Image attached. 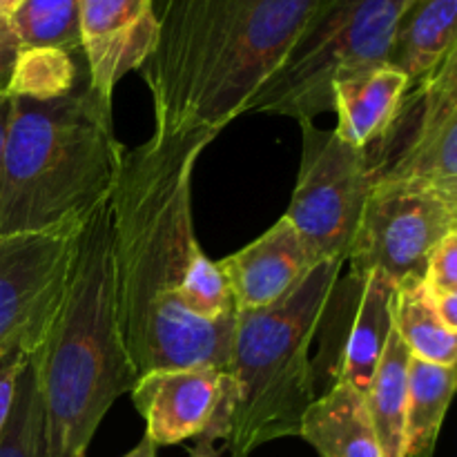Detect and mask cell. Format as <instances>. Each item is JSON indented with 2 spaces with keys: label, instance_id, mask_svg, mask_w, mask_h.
Listing matches in <instances>:
<instances>
[{
  "label": "cell",
  "instance_id": "6da1fadb",
  "mask_svg": "<svg viewBox=\"0 0 457 457\" xmlns=\"http://www.w3.org/2000/svg\"><path fill=\"white\" fill-rule=\"evenodd\" d=\"M214 137L154 132L120 154L110 196L112 275L120 339L138 378L228 369L237 308L192 219V174Z\"/></svg>",
  "mask_w": 457,
  "mask_h": 457
},
{
  "label": "cell",
  "instance_id": "7a4b0ae2",
  "mask_svg": "<svg viewBox=\"0 0 457 457\" xmlns=\"http://www.w3.org/2000/svg\"><path fill=\"white\" fill-rule=\"evenodd\" d=\"M317 0H163L159 36L138 74L154 132L219 134L293 47Z\"/></svg>",
  "mask_w": 457,
  "mask_h": 457
},
{
  "label": "cell",
  "instance_id": "3957f363",
  "mask_svg": "<svg viewBox=\"0 0 457 457\" xmlns=\"http://www.w3.org/2000/svg\"><path fill=\"white\" fill-rule=\"evenodd\" d=\"M344 263L320 262L275 306L237 311L221 402L190 457H250L268 442L299 436L317 400L311 348Z\"/></svg>",
  "mask_w": 457,
  "mask_h": 457
},
{
  "label": "cell",
  "instance_id": "277c9868",
  "mask_svg": "<svg viewBox=\"0 0 457 457\" xmlns=\"http://www.w3.org/2000/svg\"><path fill=\"white\" fill-rule=\"evenodd\" d=\"M36 364L49 457H87L107 411L138 379L116 321L110 201L76 235L70 277Z\"/></svg>",
  "mask_w": 457,
  "mask_h": 457
},
{
  "label": "cell",
  "instance_id": "5b68a950",
  "mask_svg": "<svg viewBox=\"0 0 457 457\" xmlns=\"http://www.w3.org/2000/svg\"><path fill=\"white\" fill-rule=\"evenodd\" d=\"M123 147L112 112L87 85L54 101L12 96L3 174L0 237L76 232L119 177Z\"/></svg>",
  "mask_w": 457,
  "mask_h": 457
},
{
  "label": "cell",
  "instance_id": "8992f818",
  "mask_svg": "<svg viewBox=\"0 0 457 457\" xmlns=\"http://www.w3.org/2000/svg\"><path fill=\"white\" fill-rule=\"evenodd\" d=\"M400 9L402 0H317L248 112L297 123L333 112L335 83L386 62Z\"/></svg>",
  "mask_w": 457,
  "mask_h": 457
},
{
  "label": "cell",
  "instance_id": "52a82bcc",
  "mask_svg": "<svg viewBox=\"0 0 457 457\" xmlns=\"http://www.w3.org/2000/svg\"><path fill=\"white\" fill-rule=\"evenodd\" d=\"M302 163L284 217L295 226L312 262L342 259L355 239L373 190L366 147H353L335 129L302 120Z\"/></svg>",
  "mask_w": 457,
  "mask_h": 457
},
{
  "label": "cell",
  "instance_id": "ba28073f",
  "mask_svg": "<svg viewBox=\"0 0 457 457\" xmlns=\"http://www.w3.org/2000/svg\"><path fill=\"white\" fill-rule=\"evenodd\" d=\"M457 232V196L424 181L375 183L348 250L351 272H384L395 284L422 277L428 254Z\"/></svg>",
  "mask_w": 457,
  "mask_h": 457
},
{
  "label": "cell",
  "instance_id": "9c48e42d",
  "mask_svg": "<svg viewBox=\"0 0 457 457\" xmlns=\"http://www.w3.org/2000/svg\"><path fill=\"white\" fill-rule=\"evenodd\" d=\"M366 154L375 183L424 181L457 196V47L411 85L395 120Z\"/></svg>",
  "mask_w": 457,
  "mask_h": 457
},
{
  "label": "cell",
  "instance_id": "30bf717a",
  "mask_svg": "<svg viewBox=\"0 0 457 457\" xmlns=\"http://www.w3.org/2000/svg\"><path fill=\"white\" fill-rule=\"evenodd\" d=\"M79 230L0 237V353H34L43 344L70 277Z\"/></svg>",
  "mask_w": 457,
  "mask_h": 457
},
{
  "label": "cell",
  "instance_id": "8fae6325",
  "mask_svg": "<svg viewBox=\"0 0 457 457\" xmlns=\"http://www.w3.org/2000/svg\"><path fill=\"white\" fill-rule=\"evenodd\" d=\"M395 288V281L378 270L337 279L320 324L324 328L320 355L328 366L330 384L346 382L366 393L393 330Z\"/></svg>",
  "mask_w": 457,
  "mask_h": 457
},
{
  "label": "cell",
  "instance_id": "7c38bea8",
  "mask_svg": "<svg viewBox=\"0 0 457 457\" xmlns=\"http://www.w3.org/2000/svg\"><path fill=\"white\" fill-rule=\"evenodd\" d=\"M79 27L87 89L112 112L116 83L138 70L156 45L154 0H79Z\"/></svg>",
  "mask_w": 457,
  "mask_h": 457
},
{
  "label": "cell",
  "instance_id": "4fadbf2b",
  "mask_svg": "<svg viewBox=\"0 0 457 457\" xmlns=\"http://www.w3.org/2000/svg\"><path fill=\"white\" fill-rule=\"evenodd\" d=\"M223 393V370L161 369L141 375L129 391L145 420V436L154 446H174L195 440L212 420Z\"/></svg>",
  "mask_w": 457,
  "mask_h": 457
},
{
  "label": "cell",
  "instance_id": "5bb4252c",
  "mask_svg": "<svg viewBox=\"0 0 457 457\" xmlns=\"http://www.w3.org/2000/svg\"><path fill=\"white\" fill-rule=\"evenodd\" d=\"M302 237L286 217L230 257L217 262L237 311H262L288 297L315 268Z\"/></svg>",
  "mask_w": 457,
  "mask_h": 457
},
{
  "label": "cell",
  "instance_id": "9a60e30c",
  "mask_svg": "<svg viewBox=\"0 0 457 457\" xmlns=\"http://www.w3.org/2000/svg\"><path fill=\"white\" fill-rule=\"evenodd\" d=\"M409 87L411 80L388 62L335 83V134L353 147H369L395 120Z\"/></svg>",
  "mask_w": 457,
  "mask_h": 457
},
{
  "label": "cell",
  "instance_id": "2e32d148",
  "mask_svg": "<svg viewBox=\"0 0 457 457\" xmlns=\"http://www.w3.org/2000/svg\"><path fill=\"white\" fill-rule=\"evenodd\" d=\"M299 437L320 457H382L364 393L346 382L326 388L303 413Z\"/></svg>",
  "mask_w": 457,
  "mask_h": 457
},
{
  "label": "cell",
  "instance_id": "e0dca14e",
  "mask_svg": "<svg viewBox=\"0 0 457 457\" xmlns=\"http://www.w3.org/2000/svg\"><path fill=\"white\" fill-rule=\"evenodd\" d=\"M457 0H415L400 12L386 62L411 85L427 79L451 49L457 47Z\"/></svg>",
  "mask_w": 457,
  "mask_h": 457
},
{
  "label": "cell",
  "instance_id": "ac0fdd59",
  "mask_svg": "<svg viewBox=\"0 0 457 457\" xmlns=\"http://www.w3.org/2000/svg\"><path fill=\"white\" fill-rule=\"evenodd\" d=\"M411 351L400 335L391 330L373 379L364 393L366 411L378 437L382 457L404 455L406 388H409Z\"/></svg>",
  "mask_w": 457,
  "mask_h": 457
},
{
  "label": "cell",
  "instance_id": "d6986e66",
  "mask_svg": "<svg viewBox=\"0 0 457 457\" xmlns=\"http://www.w3.org/2000/svg\"><path fill=\"white\" fill-rule=\"evenodd\" d=\"M455 391V366H440L411 355L406 388L404 455L433 457Z\"/></svg>",
  "mask_w": 457,
  "mask_h": 457
},
{
  "label": "cell",
  "instance_id": "ffe728a7",
  "mask_svg": "<svg viewBox=\"0 0 457 457\" xmlns=\"http://www.w3.org/2000/svg\"><path fill=\"white\" fill-rule=\"evenodd\" d=\"M393 330L411 355L440 366H455L457 333L440 320L422 277H406L397 284L391 306Z\"/></svg>",
  "mask_w": 457,
  "mask_h": 457
},
{
  "label": "cell",
  "instance_id": "44dd1931",
  "mask_svg": "<svg viewBox=\"0 0 457 457\" xmlns=\"http://www.w3.org/2000/svg\"><path fill=\"white\" fill-rule=\"evenodd\" d=\"M0 457H49L36 351L22 360L18 370L12 409L0 431Z\"/></svg>",
  "mask_w": 457,
  "mask_h": 457
},
{
  "label": "cell",
  "instance_id": "7402d4cb",
  "mask_svg": "<svg viewBox=\"0 0 457 457\" xmlns=\"http://www.w3.org/2000/svg\"><path fill=\"white\" fill-rule=\"evenodd\" d=\"M7 21L21 49L54 47L83 56L79 0H22Z\"/></svg>",
  "mask_w": 457,
  "mask_h": 457
},
{
  "label": "cell",
  "instance_id": "603a6c76",
  "mask_svg": "<svg viewBox=\"0 0 457 457\" xmlns=\"http://www.w3.org/2000/svg\"><path fill=\"white\" fill-rule=\"evenodd\" d=\"M80 87V70L74 54L54 47H29L18 52L7 94L31 101H54L70 96Z\"/></svg>",
  "mask_w": 457,
  "mask_h": 457
},
{
  "label": "cell",
  "instance_id": "cb8c5ba5",
  "mask_svg": "<svg viewBox=\"0 0 457 457\" xmlns=\"http://www.w3.org/2000/svg\"><path fill=\"white\" fill-rule=\"evenodd\" d=\"M424 286L428 295L457 293V232L446 235L428 254L424 266Z\"/></svg>",
  "mask_w": 457,
  "mask_h": 457
},
{
  "label": "cell",
  "instance_id": "d4e9b609",
  "mask_svg": "<svg viewBox=\"0 0 457 457\" xmlns=\"http://www.w3.org/2000/svg\"><path fill=\"white\" fill-rule=\"evenodd\" d=\"M29 353H25L22 348H9V351L0 353V431H3L9 409H12L18 370H21L22 360Z\"/></svg>",
  "mask_w": 457,
  "mask_h": 457
},
{
  "label": "cell",
  "instance_id": "484cf974",
  "mask_svg": "<svg viewBox=\"0 0 457 457\" xmlns=\"http://www.w3.org/2000/svg\"><path fill=\"white\" fill-rule=\"evenodd\" d=\"M18 52H21V45H18L16 36H13L12 27H9V21L7 18H0V87L3 89H7Z\"/></svg>",
  "mask_w": 457,
  "mask_h": 457
},
{
  "label": "cell",
  "instance_id": "4316f807",
  "mask_svg": "<svg viewBox=\"0 0 457 457\" xmlns=\"http://www.w3.org/2000/svg\"><path fill=\"white\" fill-rule=\"evenodd\" d=\"M436 303V311L440 315V320L445 321V326L449 330L457 333V293H445L431 297Z\"/></svg>",
  "mask_w": 457,
  "mask_h": 457
},
{
  "label": "cell",
  "instance_id": "83f0119b",
  "mask_svg": "<svg viewBox=\"0 0 457 457\" xmlns=\"http://www.w3.org/2000/svg\"><path fill=\"white\" fill-rule=\"evenodd\" d=\"M9 116H12V96L7 89L0 87V174H3V159H4V143H7Z\"/></svg>",
  "mask_w": 457,
  "mask_h": 457
},
{
  "label": "cell",
  "instance_id": "f1b7e54d",
  "mask_svg": "<svg viewBox=\"0 0 457 457\" xmlns=\"http://www.w3.org/2000/svg\"><path fill=\"white\" fill-rule=\"evenodd\" d=\"M123 457H156L154 442H152L147 436H143V440L138 442V445L134 446V449L129 451L128 455H123Z\"/></svg>",
  "mask_w": 457,
  "mask_h": 457
},
{
  "label": "cell",
  "instance_id": "f546056e",
  "mask_svg": "<svg viewBox=\"0 0 457 457\" xmlns=\"http://www.w3.org/2000/svg\"><path fill=\"white\" fill-rule=\"evenodd\" d=\"M22 0H0V18H9Z\"/></svg>",
  "mask_w": 457,
  "mask_h": 457
},
{
  "label": "cell",
  "instance_id": "4dcf8cb0",
  "mask_svg": "<svg viewBox=\"0 0 457 457\" xmlns=\"http://www.w3.org/2000/svg\"><path fill=\"white\" fill-rule=\"evenodd\" d=\"M413 3H415V0H402V9H400V12H404V9L411 7V4H413Z\"/></svg>",
  "mask_w": 457,
  "mask_h": 457
}]
</instances>
